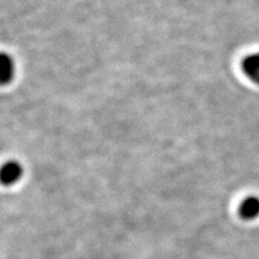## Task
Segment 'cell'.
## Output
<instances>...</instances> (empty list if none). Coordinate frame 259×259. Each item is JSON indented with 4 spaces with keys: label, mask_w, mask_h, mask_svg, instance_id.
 Wrapping results in <instances>:
<instances>
[{
    "label": "cell",
    "mask_w": 259,
    "mask_h": 259,
    "mask_svg": "<svg viewBox=\"0 0 259 259\" xmlns=\"http://www.w3.org/2000/svg\"><path fill=\"white\" fill-rule=\"evenodd\" d=\"M15 66L11 56L3 52L0 55V82L2 84H7L11 82L14 77Z\"/></svg>",
    "instance_id": "3"
},
{
    "label": "cell",
    "mask_w": 259,
    "mask_h": 259,
    "mask_svg": "<svg viewBox=\"0 0 259 259\" xmlns=\"http://www.w3.org/2000/svg\"><path fill=\"white\" fill-rule=\"evenodd\" d=\"M243 70L250 80L259 84V53L247 56L243 62Z\"/></svg>",
    "instance_id": "4"
},
{
    "label": "cell",
    "mask_w": 259,
    "mask_h": 259,
    "mask_svg": "<svg viewBox=\"0 0 259 259\" xmlns=\"http://www.w3.org/2000/svg\"><path fill=\"white\" fill-rule=\"evenodd\" d=\"M23 175V168L19 162L9 161L2 168V182L4 185H13Z\"/></svg>",
    "instance_id": "1"
},
{
    "label": "cell",
    "mask_w": 259,
    "mask_h": 259,
    "mask_svg": "<svg viewBox=\"0 0 259 259\" xmlns=\"http://www.w3.org/2000/svg\"><path fill=\"white\" fill-rule=\"evenodd\" d=\"M240 216L245 221H253L259 217V198L250 196L245 198L239 207Z\"/></svg>",
    "instance_id": "2"
}]
</instances>
